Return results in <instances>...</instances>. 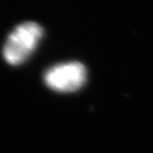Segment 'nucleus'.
Returning a JSON list of instances; mask_svg holds the SVG:
<instances>
[{
	"instance_id": "f03ea898",
	"label": "nucleus",
	"mask_w": 153,
	"mask_h": 153,
	"mask_svg": "<svg viewBox=\"0 0 153 153\" xmlns=\"http://www.w3.org/2000/svg\"><path fill=\"white\" fill-rule=\"evenodd\" d=\"M87 79V71L79 62H68L54 65L45 75V84L58 92H73L79 90Z\"/></svg>"
},
{
	"instance_id": "f257e3e1",
	"label": "nucleus",
	"mask_w": 153,
	"mask_h": 153,
	"mask_svg": "<svg viewBox=\"0 0 153 153\" xmlns=\"http://www.w3.org/2000/svg\"><path fill=\"white\" fill-rule=\"evenodd\" d=\"M43 35L41 25L28 21L17 26L7 39L3 49V56L10 65L23 63L37 47Z\"/></svg>"
}]
</instances>
